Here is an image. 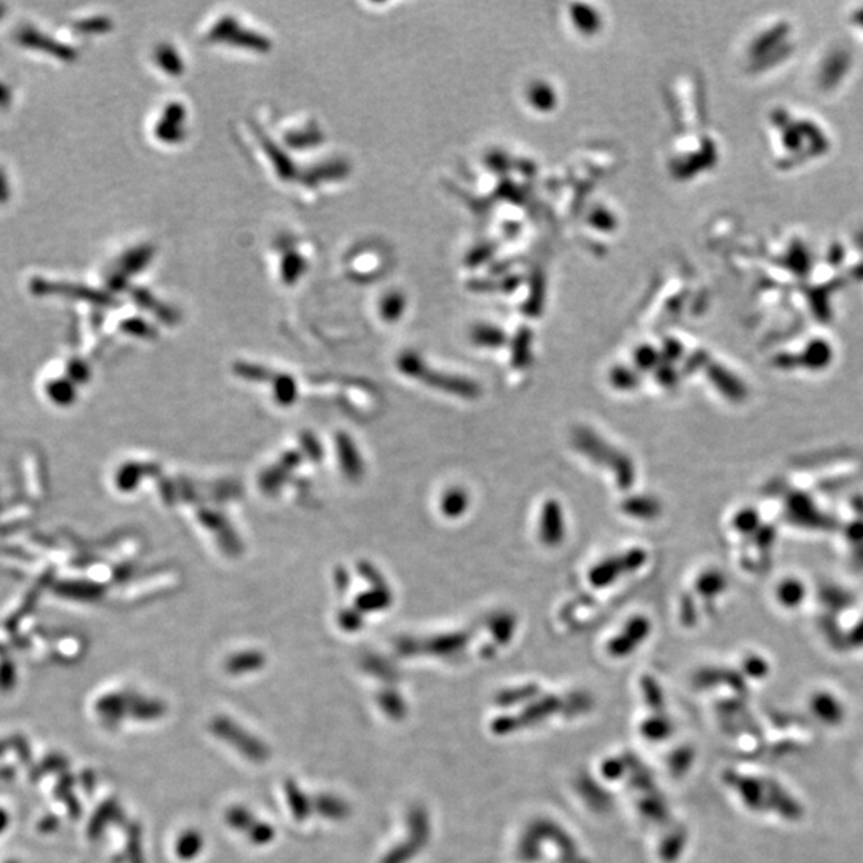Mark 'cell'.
<instances>
[{
    "label": "cell",
    "mask_w": 863,
    "mask_h": 863,
    "mask_svg": "<svg viewBox=\"0 0 863 863\" xmlns=\"http://www.w3.org/2000/svg\"><path fill=\"white\" fill-rule=\"evenodd\" d=\"M408 836L405 841H400L392 850L385 854L381 863H408L418 856L430 840V815L426 807L414 805L407 817Z\"/></svg>",
    "instance_id": "cell-1"
},
{
    "label": "cell",
    "mask_w": 863,
    "mask_h": 863,
    "mask_svg": "<svg viewBox=\"0 0 863 863\" xmlns=\"http://www.w3.org/2000/svg\"><path fill=\"white\" fill-rule=\"evenodd\" d=\"M574 442L579 450L584 451L587 456L597 459V463H603V459H607V464L616 472V477L622 488H628L632 481H635V469L630 464V459L619 451L613 450L609 445L599 440L598 436H593L592 432L580 428L574 436Z\"/></svg>",
    "instance_id": "cell-2"
},
{
    "label": "cell",
    "mask_w": 863,
    "mask_h": 863,
    "mask_svg": "<svg viewBox=\"0 0 863 863\" xmlns=\"http://www.w3.org/2000/svg\"><path fill=\"white\" fill-rule=\"evenodd\" d=\"M211 731L216 737L226 741L230 747L238 750L243 757L253 763H265V760L271 757L269 749L265 743L255 735L247 733L240 724L229 720L228 716L214 718L211 723Z\"/></svg>",
    "instance_id": "cell-3"
},
{
    "label": "cell",
    "mask_w": 863,
    "mask_h": 863,
    "mask_svg": "<svg viewBox=\"0 0 863 863\" xmlns=\"http://www.w3.org/2000/svg\"><path fill=\"white\" fill-rule=\"evenodd\" d=\"M651 625L648 619L635 617L625 625V632L622 635L614 636L607 644L609 654L614 657H625L635 651L644 638L650 635Z\"/></svg>",
    "instance_id": "cell-4"
},
{
    "label": "cell",
    "mask_w": 863,
    "mask_h": 863,
    "mask_svg": "<svg viewBox=\"0 0 863 863\" xmlns=\"http://www.w3.org/2000/svg\"><path fill=\"white\" fill-rule=\"evenodd\" d=\"M539 535H541L543 543L547 544L550 547L558 545V544L563 541V514H562V508L558 506V502L550 500V502H547L545 507H544L543 515H541Z\"/></svg>",
    "instance_id": "cell-5"
},
{
    "label": "cell",
    "mask_w": 863,
    "mask_h": 863,
    "mask_svg": "<svg viewBox=\"0 0 863 863\" xmlns=\"http://www.w3.org/2000/svg\"><path fill=\"white\" fill-rule=\"evenodd\" d=\"M625 571L621 558H611L607 562H601L598 566H595L590 571V582L597 587H605V585L613 584L616 579L619 578L621 572Z\"/></svg>",
    "instance_id": "cell-6"
},
{
    "label": "cell",
    "mask_w": 863,
    "mask_h": 863,
    "mask_svg": "<svg viewBox=\"0 0 863 863\" xmlns=\"http://www.w3.org/2000/svg\"><path fill=\"white\" fill-rule=\"evenodd\" d=\"M315 809L321 814L323 817L331 819V821H343L350 813L347 803L343 799L333 796V795H320L315 799Z\"/></svg>",
    "instance_id": "cell-7"
},
{
    "label": "cell",
    "mask_w": 863,
    "mask_h": 863,
    "mask_svg": "<svg viewBox=\"0 0 863 863\" xmlns=\"http://www.w3.org/2000/svg\"><path fill=\"white\" fill-rule=\"evenodd\" d=\"M286 799L290 803V807H292V813L296 821L304 822L309 814H310V801L307 798L306 795L302 793V790H300V787L294 784V782H286L285 785Z\"/></svg>",
    "instance_id": "cell-8"
},
{
    "label": "cell",
    "mask_w": 863,
    "mask_h": 863,
    "mask_svg": "<svg viewBox=\"0 0 863 863\" xmlns=\"http://www.w3.org/2000/svg\"><path fill=\"white\" fill-rule=\"evenodd\" d=\"M203 850V838L195 830H187L176 841V854L181 860H193Z\"/></svg>",
    "instance_id": "cell-9"
},
{
    "label": "cell",
    "mask_w": 863,
    "mask_h": 863,
    "mask_svg": "<svg viewBox=\"0 0 863 863\" xmlns=\"http://www.w3.org/2000/svg\"><path fill=\"white\" fill-rule=\"evenodd\" d=\"M659 502L652 498H634L624 504V510L636 518L651 520L659 515Z\"/></svg>",
    "instance_id": "cell-10"
},
{
    "label": "cell",
    "mask_w": 863,
    "mask_h": 863,
    "mask_svg": "<svg viewBox=\"0 0 863 863\" xmlns=\"http://www.w3.org/2000/svg\"><path fill=\"white\" fill-rule=\"evenodd\" d=\"M467 507H469V496L459 488H454V490L446 492L445 498H443V512L451 518L461 517L464 514Z\"/></svg>",
    "instance_id": "cell-11"
},
{
    "label": "cell",
    "mask_w": 863,
    "mask_h": 863,
    "mask_svg": "<svg viewBox=\"0 0 863 863\" xmlns=\"http://www.w3.org/2000/svg\"><path fill=\"white\" fill-rule=\"evenodd\" d=\"M379 706L384 710L387 718H391V720H403L405 715H407V704H405V700L401 699L399 694H395L393 691L382 694V696L379 697Z\"/></svg>",
    "instance_id": "cell-12"
},
{
    "label": "cell",
    "mask_w": 863,
    "mask_h": 863,
    "mask_svg": "<svg viewBox=\"0 0 863 863\" xmlns=\"http://www.w3.org/2000/svg\"><path fill=\"white\" fill-rule=\"evenodd\" d=\"M226 819H228V823L230 827L234 828V830H238V832H242V833H247V830L256 822V817H255L248 809H245V807L242 806L229 809Z\"/></svg>",
    "instance_id": "cell-13"
},
{
    "label": "cell",
    "mask_w": 863,
    "mask_h": 863,
    "mask_svg": "<svg viewBox=\"0 0 863 863\" xmlns=\"http://www.w3.org/2000/svg\"><path fill=\"white\" fill-rule=\"evenodd\" d=\"M247 836L248 840L257 844V846H263V844H267L274 840V830H272L271 825H267L265 822H255L248 830H247Z\"/></svg>",
    "instance_id": "cell-14"
}]
</instances>
